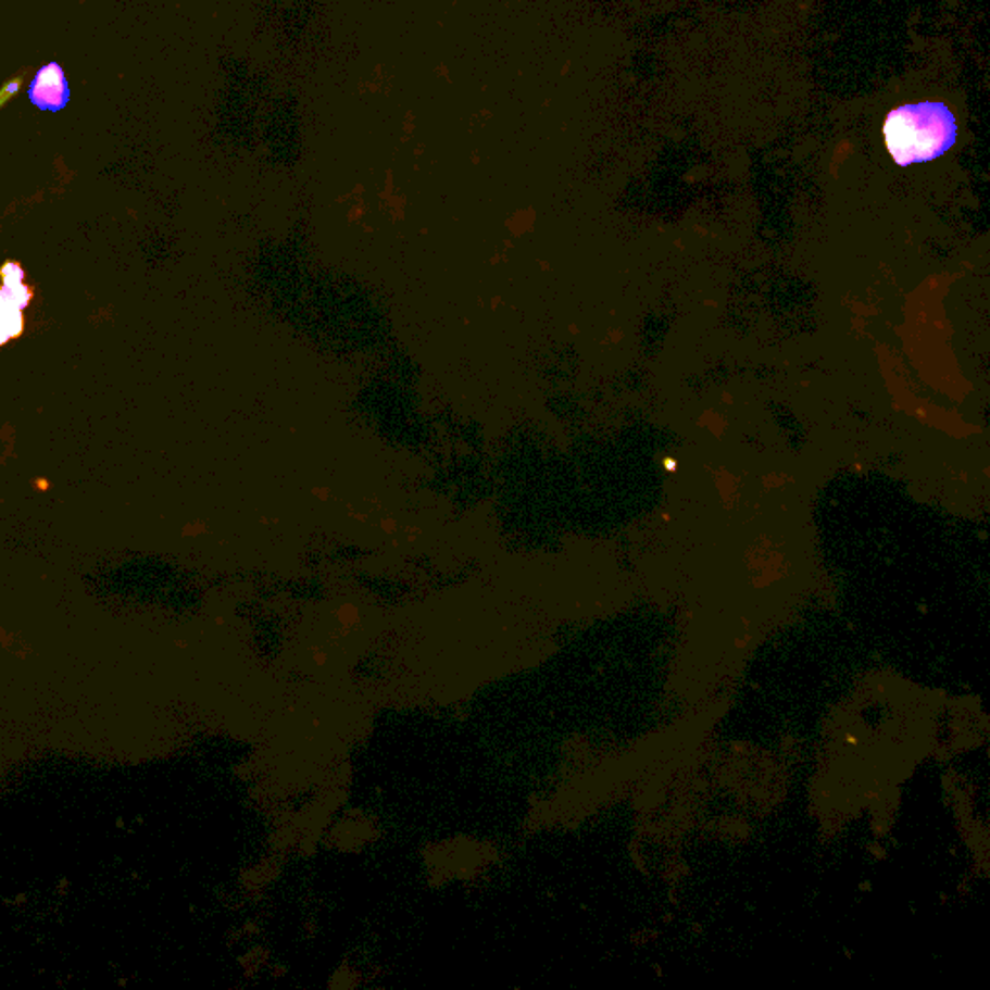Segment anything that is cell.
<instances>
[{
    "mask_svg": "<svg viewBox=\"0 0 990 990\" xmlns=\"http://www.w3.org/2000/svg\"><path fill=\"white\" fill-rule=\"evenodd\" d=\"M957 138L954 114L942 103H917L886 116V148L900 167L944 155Z\"/></svg>",
    "mask_w": 990,
    "mask_h": 990,
    "instance_id": "6da1fadb",
    "label": "cell"
},
{
    "mask_svg": "<svg viewBox=\"0 0 990 990\" xmlns=\"http://www.w3.org/2000/svg\"><path fill=\"white\" fill-rule=\"evenodd\" d=\"M20 86H22V79H12L9 84H4L0 88V109L9 103L12 97L18 93Z\"/></svg>",
    "mask_w": 990,
    "mask_h": 990,
    "instance_id": "3957f363",
    "label": "cell"
},
{
    "mask_svg": "<svg viewBox=\"0 0 990 990\" xmlns=\"http://www.w3.org/2000/svg\"><path fill=\"white\" fill-rule=\"evenodd\" d=\"M2 283L4 287H0V344L22 334V312L34 295L24 283V273L18 263H7L2 267Z\"/></svg>",
    "mask_w": 990,
    "mask_h": 990,
    "instance_id": "7a4b0ae2",
    "label": "cell"
}]
</instances>
